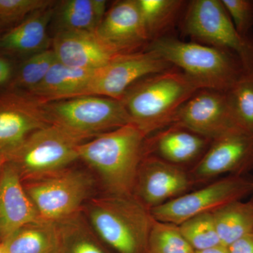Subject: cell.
Listing matches in <instances>:
<instances>
[{"instance_id":"obj_1","label":"cell","mask_w":253,"mask_h":253,"mask_svg":"<svg viewBox=\"0 0 253 253\" xmlns=\"http://www.w3.org/2000/svg\"><path fill=\"white\" fill-rule=\"evenodd\" d=\"M201 89L192 78L172 67L136 81L121 101L130 123L148 137L172 125L178 110Z\"/></svg>"},{"instance_id":"obj_2","label":"cell","mask_w":253,"mask_h":253,"mask_svg":"<svg viewBox=\"0 0 253 253\" xmlns=\"http://www.w3.org/2000/svg\"><path fill=\"white\" fill-rule=\"evenodd\" d=\"M146 138L139 128L128 123L82 143L79 159L96 171L106 194L132 196Z\"/></svg>"},{"instance_id":"obj_3","label":"cell","mask_w":253,"mask_h":253,"mask_svg":"<svg viewBox=\"0 0 253 253\" xmlns=\"http://www.w3.org/2000/svg\"><path fill=\"white\" fill-rule=\"evenodd\" d=\"M146 49L185 73L202 89L226 92L247 71L239 56L231 51L172 37L155 40Z\"/></svg>"},{"instance_id":"obj_4","label":"cell","mask_w":253,"mask_h":253,"mask_svg":"<svg viewBox=\"0 0 253 253\" xmlns=\"http://www.w3.org/2000/svg\"><path fill=\"white\" fill-rule=\"evenodd\" d=\"M86 214L94 232L119 253H146L154 218L133 196L92 199Z\"/></svg>"},{"instance_id":"obj_5","label":"cell","mask_w":253,"mask_h":253,"mask_svg":"<svg viewBox=\"0 0 253 253\" xmlns=\"http://www.w3.org/2000/svg\"><path fill=\"white\" fill-rule=\"evenodd\" d=\"M50 125L85 140L130 123L121 100L104 96H77L43 104Z\"/></svg>"},{"instance_id":"obj_6","label":"cell","mask_w":253,"mask_h":253,"mask_svg":"<svg viewBox=\"0 0 253 253\" xmlns=\"http://www.w3.org/2000/svg\"><path fill=\"white\" fill-rule=\"evenodd\" d=\"M183 16V32L195 42L237 55L247 71L253 69V37L236 31L221 0H193Z\"/></svg>"},{"instance_id":"obj_7","label":"cell","mask_w":253,"mask_h":253,"mask_svg":"<svg viewBox=\"0 0 253 253\" xmlns=\"http://www.w3.org/2000/svg\"><path fill=\"white\" fill-rule=\"evenodd\" d=\"M83 141L58 126L49 125L33 132L10 154L6 162L28 180L59 172L79 159Z\"/></svg>"},{"instance_id":"obj_8","label":"cell","mask_w":253,"mask_h":253,"mask_svg":"<svg viewBox=\"0 0 253 253\" xmlns=\"http://www.w3.org/2000/svg\"><path fill=\"white\" fill-rule=\"evenodd\" d=\"M92 185L85 173L66 168L29 180L24 188L40 219L60 222L81 213Z\"/></svg>"},{"instance_id":"obj_9","label":"cell","mask_w":253,"mask_h":253,"mask_svg":"<svg viewBox=\"0 0 253 253\" xmlns=\"http://www.w3.org/2000/svg\"><path fill=\"white\" fill-rule=\"evenodd\" d=\"M253 192V181L229 175L151 209L156 220L179 225L190 218L213 212L224 205L241 201Z\"/></svg>"},{"instance_id":"obj_10","label":"cell","mask_w":253,"mask_h":253,"mask_svg":"<svg viewBox=\"0 0 253 253\" xmlns=\"http://www.w3.org/2000/svg\"><path fill=\"white\" fill-rule=\"evenodd\" d=\"M172 67L150 50L118 55L106 66L95 70L83 96L94 95L121 100L136 81Z\"/></svg>"},{"instance_id":"obj_11","label":"cell","mask_w":253,"mask_h":253,"mask_svg":"<svg viewBox=\"0 0 253 253\" xmlns=\"http://www.w3.org/2000/svg\"><path fill=\"white\" fill-rule=\"evenodd\" d=\"M42 103L24 91L0 94V155L7 158L33 132L49 126Z\"/></svg>"},{"instance_id":"obj_12","label":"cell","mask_w":253,"mask_h":253,"mask_svg":"<svg viewBox=\"0 0 253 253\" xmlns=\"http://www.w3.org/2000/svg\"><path fill=\"white\" fill-rule=\"evenodd\" d=\"M172 124L212 141L241 130L234 121L226 92L211 89H201L192 95L178 110Z\"/></svg>"},{"instance_id":"obj_13","label":"cell","mask_w":253,"mask_h":253,"mask_svg":"<svg viewBox=\"0 0 253 253\" xmlns=\"http://www.w3.org/2000/svg\"><path fill=\"white\" fill-rule=\"evenodd\" d=\"M253 169V134L238 130L214 139L189 174L194 184L229 173L244 175Z\"/></svg>"},{"instance_id":"obj_14","label":"cell","mask_w":253,"mask_h":253,"mask_svg":"<svg viewBox=\"0 0 253 253\" xmlns=\"http://www.w3.org/2000/svg\"><path fill=\"white\" fill-rule=\"evenodd\" d=\"M194 185L189 172L184 168L152 155H144L138 169L132 196L151 211L186 194Z\"/></svg>"},{"instance_id":"obj_15","label":"cell","mask_w":253,"mask_h":253,"mask_svg":"<svg viewBox=\"0 0 253 253\" xmlns=\"http://www.w3.org/2000/svg\"><path fill=\"white\" fill-rule=\"evenodd\" d=\"M95 33L118 54L140 52L150 44L137 0L115 2L106 11Z\"/></svg>"},{"instance_id":"obj_16","label":"cell","mask_w":253,"mask_h":253,"mask_svg":"<svg viewBox=\"0 0 253 253\" xmlns=\"http://www.w3.org/2000/svg\"><path fill=\"white\" fill-rule=\"evenodd\" d=\"M212 141L188 128L172 124L146 138L144 155H152L181 168L193 163L195 166Z\"/></svg>"},{"instance_id":"obj_17","label":"cell","mask_w":253,"mask_h":253,"mask_svg":"<svg viewBox=\"0 0 253 253\" xmlns=\"http://www.w3.org/2000/svg\"><path fill=\"white\" fill-rule=\"evenodd\" d=\"M39 219L18 169L11 163H5L0 172V242Z\"/></svg>"},{"instance_id":"obj_18","label":"cell","mask_w":253,"mask_h":253,"mask_svg":"<svg viewBox=\"0 0 253 253\" xmlns=\"http://www.w3.org/2000/svg\"><path fill=\"white\" fill-rule=\"evenodd\" d=\"M52 46L58 61L83 70L99 69L120 55L106 45L95 32H57Z\"/></svg>"},{"instance_id":"obj_19","label":"cell","mask_w":253,"mask_h":253,"mask_svg":"<svg viewBox=\"0 0 253 253\" xmlns=\"http://www.w3.org/2000/svg\"><path fill=\"white\" fill-rule=\"evenodd\" d=\"M94 71L70 67L56 59L42 81L24 92L42 104L81 96Z\"/></svg>"},{"instance_id":"obj_20","label":"cell","mask_w":253,"mask_h":253,"mask_svg":"<svg viewBox=\"0 0 253 253\" xmlns=\"http://www.w3.org/2000/svg\"><path fill=\"white\" fill-rule=\"evenodd\" d=\"M54 12L51 6L30 14L0 37V49L20 54H34L46 49L48 26Z\"/></svg>"},{"instance_id":"obj_21","label":"cell","mask_w":253,"mask_h":253,"mask_svg":"<svg viewBox=\"0 0 253 253\" xmlns=\"http://www.w3.org/2000/svg\"><path fill=\"white\" fill-rule=\"evenodd\" d=\"M2 242L9 253H61L59 222L39 219L23 226Z\"/></svg>"},{"instance_id":"obj_22","label":"cell","mask_w":253,"mask_h":253,"mask_svg":"<svg viewBox=\"0 0 253 253\" xmlns=\"http://www.w3.org/2000/svg\"><path fill=\"white\" fill-rule=\"evenodd\" d=\"M105 0H65L54 9L58 31L95 32L106 13Z\"/></svg>"},{"instance_id":"obj_23","label":"cell","mask_w":253,"mask_h":253,"mask_svg":"<svg viewBox=\"0 0 253 253\" xmlns=\"http://www.w3.org/2000/svg\"><path fill=\"white\" fill-rule=\"evenodd\" d=\"M221 246L229 245L253 233L252 201H236L212 212Z\"/></svg>"},{"instance_id":"obj_24","label":"cell","mask_w":253,"mask_h":253,"mask_svg":"<svg viewBox=\"0 0 253 253\" xmlns=\"http://www.w3.org/2000/svg\"><path fill=\"white\" fill-rule=\"evenodd\" d=\"M137 3L150 42L167 36L187 5L182 0H137Z\"/></svg>"},{"instance_id":"obj_25","label":"cell","mask_w":253,"mask_h":253,"mask_svg":"<svg viewBox=\"0 0 253 253\" xmlns=\"http://www.w3.org/2000/svg\"><path fill=\"white\" fill-rule=\"evenodd\" d=\"M61 253H106L86 224L81 213L60 221Z\"/></svg>"},{"instance_id":"obj_26","label":"cell","mask_w":253,"mask_h":253,"mask_svg":"<svg viewBox=\"0 0 253 253\" xmlns=\"http://www.w3.org/2000/svg\"><path fill=\"white\" fill-rule=\"evenodd\" d=\"M226 95L236 126L253 134V69L245 71Z\"/></svg>"},{"instance_id":"obj_27","label":"cell","mask_w":253,"mask_h":253,"mask_svg":"<svg viewBox=\"0 0 253 253\" xmlns=\"http://www.w3.org/2000/svg\"><path fill=\"white\" fill-rule=\"evenodd\" d=\"M56 61L52 49L32 54L18 68L10 84L11 89L31 90L42 81Z\"/></svg>"},{"instance_id":"obj_28","label":"cell","mask_w":253,"mask_h":253,"mask_svg":"<svg viewBox=\"0 0 253 253\" xmlns=\"http://www.w3.org/2000/svg\"><path fill=\"white\" fill-rule=\"evenodd\" d=\"M178 226L181 235L195 252L221 245L212 212L194 216Z\"/></svg>"},{"instance_id":"obj_29","label":"cell","mask_w":253,"mask_h":253,"mask_svg":"<svg viewBox=\"0 0 253 253\" xmlns=\"http://www.w3.org/2000/svg\"><path fill=\"white\" fill-rule=\"evenodd\" d=\"M146 253H195L181 235L179 226L154 219Z\"/></svg>"},{"instance_id":"obj_30","label":"cell","mask_w":253,"mask_h":253,"mask_svg":"<svg viewBox=\"0 0 253 253\" xmlns=\"http://www.w3.org/2000/svg\"><path fill=\"white\" fill-rule=\"evenodd\" d=\"M51 0H0V23L21 22L38 10L54 4Z\"/></svg>"},{"instance_id":"obj_31","label":"cell","mask_w":253,"mask_h":253,"mask_svg":"<svg viewBox=\"0 0 253 253\" xmlns=\"http://www.w3.org/2000/svg\"><path fill=\"white\" fill-rule=\"evenodd\" d=\"M236 31L244 38H249L253 26V1L221 0Z\"/></svg>"},{"instance_id":"obj_32","label":"cell","mask_w":253,"mask_h":253,"mask_svg":"<svg viewBox=\"0 0 253 253\" xmlns=\"http://www.w3.org/2000/svg\"><path fill=\"white\" fill-rule=\"evenodd\" d=\"M227 249L229 253H253V233L234 241Z\"/></svg>"},{"instance_id":"obj_33","label":"cell","mask_w":253,"mask_h":253,"mask_svg":"<svg viewBox=\"0 0 253 253\" xmlns=\"http://www.w3.org/2000/svg\"><path fill=\"white\" fill-rule=\"evenodd\" d=\"M14 76L12 63L4 56H0V86L11 83Z\"/></svg>"},{"instance_id":"obj_34","label":"cell","mask_w":253,"mask_h":253,"mask_svg":"<svg viewBox=\"0 0 253 253\" xmlns=\"http://www.w3.org/2000/svg\"><path fill=\"white\" fill-rule=\"evenodd\" d=\"M195 253H229L228 251L227 247L225 246H216V247L211 248V249L204 250V251H198Z\"/></svg>"},{"instance_id":"obj_35","label":"cell","mask_w":253,"mask_h":253,"mask_svg":"<svg viewBox=\"0 0 253 253\" xmlns=\"http://www.w3.org/2000/svg\"><path fill=\"white\" fill-rule=\"evenodd\" d=\"M0 253H9L3 242H0Z\"/></svg>"},{"instance_id":"obj_36","label":"cell","mask_w":253,"mask_h":253,"mask_svg":"<svg viewBox=\"0 0 253 253\" xmlns=\"http://www.w3.org/2000/svg\"><path fill=\"white\" fill-rule=\"evenodd\" d=\"M6 162V159L4 156L0 155V172H1V168L4 166L5 163Z\"/></svg>"},{"instance_id":"obj_37","label":"cell","mask_w":253,"mask_h":253,"mask_svg":"<svg viewBox=\"0 0 253 253\" xmlns=\"http://www.w3.org/2000/svg\"><path fill=\"white\" fill-rule=\"evenodd\" d=\"M3 26V25H2V24H1V23H0V30H1V26ZM0 37H1V36H0Z\"/></svg>"},{"instance_id":"obj_38","label":"cell","mask_w":253,"mask_h":253,"mask_svg":"<svg viewBox=\"0 0 253 253\" xmlns=\"http://www.w3.org/2000/svg\"><path fill=\"white\" fill-rule=\"evenodd\" d=\"M251 201H252L253 204V199H251Z\"/></svg>"}]
</instances>
